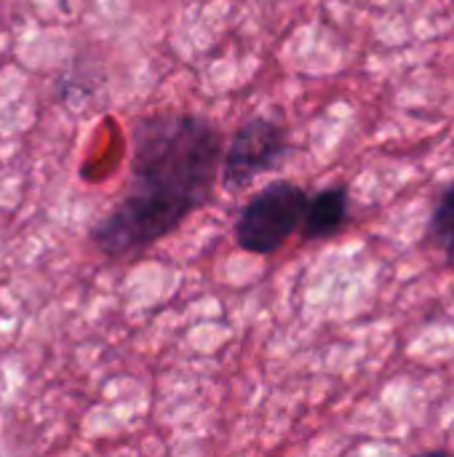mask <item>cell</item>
I'll use <instances>...</instances> for the list:
<instances>
[{
    "label": "cell",
    "mask_w": 454,
    "mask_h": 457,
    "mask_svg": "<svg viewBox=\"0 0 454 457\" xmlns=\"http://www.w3.org/2000/svg\"><path fill=\"white\" fill-rule=\"evenodd\" d=\"M222 153V131L206 115L163 110L139 118L131 129L128 185L91 228L96 249L123 260L174 233L211 201Z\"/></svg>",
    "instance_id": "obj_1"
},
{
    "label": "cell",
    "mask_w": 454,
    "mask_h": 457,
    "mask_svg": "<svg viewBox=\"0 0 454 457\" xmlns=\"http://www.w3.org/2000/svg\"><path fill=\"white\" fill-rule=\"evenodd\" d=\"M308 193L286 179L265 185L238 214L235 241L241 249L252 254H273L278 252L292 233L302 225V214L308 206Z\"/></svg>",
    "instance_id": "obj_2"
},
{
    "label": "cell",
    "mask_w": 454,
    "mask_h": 457,
    "mask_svg": "<svg viewBox=\"0 0 454 457\" xmlns=\"http://www.w3.org/2000/svg\"><path fill=\"white\" fill-rule=\"evenodd\" d=\"M289 150H292L289 131L281 123L265 115L249 118L244 126H238L230 145L222 153V163H219L222 187L227 193L249 187L260 174L273 171L289 155Z\"/></svg>",
    "instance_id": "obj_3"
},
{
    "label": "cell",
    "mask_w": 454,
    "mask_h": 457,
    "mask_svg": "<svg viewBox=\"0 0 454 457\" xmlns=\"http://www.w3.org/2000/svg\"><path fill=\"white\" fill-rule=\"evenodd\" d=\"M351 220V193L345 185H332L308 198L302 214V236L308 241H321L337 236Z\"/></svg>",
    "instance_id": "obj_4"
},
{
    "label": "cell",
    "mask_w": 454,
    "mask_h": 457,
    "mask_svg": "<svg viewBox=\"0 0 454 457\" xmlns=\"http://www.w3.org/2000/svg\"><path fill=\"white\" fill-rule=\"evenodd\" d=\"M428 241L454 265V182H450L433 204L428 217Z\"/></svg>",
    "instance_id": "obj_5"
},
{
    "label": "cell",
    "mask_w": 454,
    "mask_h": 457,
    "mask_svg": "<svg viewBox=\"0 0 454 457\" xmlns=\"http://www.w3.org/2000/svg\"><path fill=\"white\" fill-rule=\"evenodd\" d=\"M412 457H454L452 453H447V450H425V453H417V455Z\"/></svg>",
    "instance_id": "obj_6"
}]
</instances>
